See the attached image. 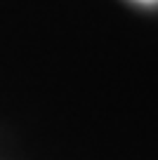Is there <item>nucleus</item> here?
Wrapping results in <instances>:
<instances>
[{"label":"nucleus","instance_id":"obj_1","mask_svg":"<svg viewBox=\"0 0 158 160\" xmlns=\"http://www.w3.org/2000/svg\"><path fill=\"white\" fill-rule=\"evenodd\" d=\"M142 2H156V0H142Z\"/></svg>","mask_w":158,"mask_h":160}]
</instances>
